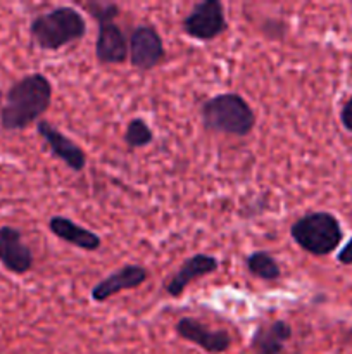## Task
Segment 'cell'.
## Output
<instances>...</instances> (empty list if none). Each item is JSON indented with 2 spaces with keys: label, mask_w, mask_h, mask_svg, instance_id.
<instances>
[{
  "label": "cell",
  "mask_w": 352,
  "mask_h": 354,
  "mask_svg": "<svg viewBox=\"0 0 352 354\" xmlns=\"http://www.w3.org/2000/svg\"><path fill=\"white\" fill-rule=\"evenodd\" d=\"M52 83L41 73L23 76L7 90L0 109V124L3 130H24L47 113L52 102Z\"/></svg>",
  "instance_id": "cell-1"
},
{
  "label": "cell",
  "mask_w": 352,
  "mask_h": 354,
  "mask_svg": "<svg viewBox=\"0 0 352 354\" xmlns=\"http://www.w3.org/2000/svg\"><path fill=\"white\" fill-rule=\"evenodd\" d=\"M200 118L206 130L235 137H247L255 127V113L251 104L233 92L207 99L200 106Z\"/></svg>",
  "instance_id": "cell-2"
},
{
  "label": "cell",
  "mask_w": 352,
  "mask_h": 354,
  "mask_svg": "<svg viewBox=\"0 0 352 354\" xmlns=\"http://www.w3.org/2000/svg\"><path fill=\"white\" fill-rule=\"evenodd\" d=\"M30 35L43 50H59L85 37L86 19L75 7H55L31 21Z\"/></svg>",
  "instance_id": "cell-3"
},
{
  "label": "cell",
  "mask_w": 352,
  "mask_h": 354,
  "mask_svg": "<svg viewBox=\"0 0 352 354\" xmlns=\"http://www.w3.org/2000/svg\"><path fill=\"white\" fill-rule=\"evenodd\" d=\"M293 242L314 256H326L340 245L344 232L337 216L326 211H314L300 216L290 228Z\"/></svg>",
  "instance_id": "cell-4"
},
{
  "label": "cell",
  "mask_w": 352,
  "mask_h": 354,
  "mask_svg": "<svg viewBox=\"0 0 352 354\" xmlns=\"http://www.w3.org/2000/svg\"><path fill=\"white\" fill-rule=\"evenodd\" d=\"M228 23L224 17V6L219 0H202L195 3L183 19V31L190 38L200 41H211L226 31Z\"/></svg>",
  "instance_id": "cell-5"
},
{
  "label": "cell",
  "mask_w": 352,
  "mask_h": 354,
  "mask_svg": "<svg viewBox=\"0 0 352 354\" xmlns=\"http://www.w3.org/2000/svg\"><path fill=\"white\" fill-rule=\"evenodd\" d=\"M130 62L135 69L150 71L162 62L166 55L164 44L152 24H138L130 35Z\"/></svg>",
  "instance_id": "cell-6"
},
{
  "label": "cell",
  "mask_w": 352,
  "mask_h": 354,
  "mask_svg": "<svg viewBox=\"0 0 352 354\" xmlns=\"http://www.w3.org/2000/svg\"><path fill=\"white\" fill-rule=\"evenodd\" d=\"M37 131L38 135L43 138L45 144L48 145L50 154L54 156V158H57L59 161L64 162L69 169H72V171L76 173L85 169L86 154L76 142H72L71 138L66 137L62 131H59L54 124H50L45 120L38 121Z\"/></svg>",
  "instance_id": "cell-7"
},
{
  "label": "cell",
  "mask_w": 352,
  "mask_h": 354,
  "mask_svg": "<svg viewBox=\"0 0 352 354\" xmlns=\"http://www.w3.org/2000/svg\"><path fill=\"white\" fill-rule=\"evenodd\" d=\"M0 263L16 275H24L33 268V252L17 228L0 227Z\"/></svg>",
  "instance_id": "cell-8"
},
{
  "label": "cell",
  "mask_w": 352,
  "mask_h": 354,
  "mask_svg": "<svg viewBox=\"0 0 352 354\" xmlns=\"http://www.w3.org/2000/svg\"><path fill=\"white\" fill-rule=\"evenodd\" d=\"M148 272L147 268L140 265H124L114 273L107 275L106 279L100 280L95 287L92 289V299L97 303H104V301L110 299L116 294L123 292V290H133L140 287L141 283L147 282Z\"/></svg>",
  "instance_id": "cell-9"
},
{
  "label": "cell",
  "mask_w": 352,
  "mask_h": 354,
  "mask_svg": "<svg viewBox=\"0 0 352 354\" xmlns=\"http://www.w3.org/2000/svg\"><path fill=\"white\" fill-rule=\"evenodd\" d=\"M175 330L179 337L197 344L207 353H224L231 346V337L226 330H211L207 325L195 318H179Z\"/></svg>",
  "instance_id": "cell-10"
},
{
  "label": "cell",
  "mask_w": 352,
  "mask_h": 354,
  "mask_svg": "<svg viewBox=\"0 0 352 354\" xmlns=\"http://www.w3.org/2000/svg\"><path fill=\"white\" fill-rule=\"evenodd\" d=\"M95 55L100 64H123L130 59V45L114 19L100 21L95 41Z\"/></svg>",
  "instance_id": "cell-11"
},
{
  "label": "cell",
  "mask_w": 352,
  "mask_h": 354,
  "mask_svg": "<svg viewBox=\"0 0 352 354\" xmlns=\"http://www.w3.org/2000/svg\"><path fill=\"white\" fill-rule=\"evenodd\" d=\"M219 268V261L217 258L209 254H195L192 258L186 259L182 265V268L171 277V280L166 286V292L171 297H179L185 292L186 287L192 282H195L197 279H202V277L211 275L216 270Z\"/></svg>",
  "instance_id": "cell-12"
},
{
  "label": "cell",
  "mask_w": 352,
  "mask_h": 354,
  "mask_svg": "<svg viewBox=\"0 0 352 354\" xmlns=\"http://www.w3.org/2000/svg\"><path fill=\"white\" fill-rule=\"evenodd\" d=\"M290 339H292V327L286 322H269L255 328L251 339V349L255 354H282Z\"/></svg>",
  "instance_id": "cell-13"
},
{
  "label": "cell",
  "mask_w": 352,
  "mask_h": 354,
  "mask_svg": "<svg viewBox=\"0 0 352 354\" xmlns=\"http://www.w3.org/2000/svg\"><path fill=\"white\" fill-rule=\"evenodd\" d=\"M48 228L55 237L83 251H97L102 245V241L95 232L79 227L78 223L66 216H52L48 221Z\"/></svg>",
  "instance_id": "cell-14"
},
{
  "label": "cell",
  "mask_w": 352,
  "mask_h": 354,
  "mask_svg": "<svg viewBox=\"0 0 352 354\" xmlns=\"http://www.w3.org/2000/svg\"><path fill=\"white\" fill-rule=\"evenodd\" d=\"M245 266L252 275L261 280H268V282L278 280L282 277V270H280L276 259L266 251H255L248 254L245 258Z\"/></svg>",
  "instance_id": "cell-15"
},
{
  "label": "cell",
  "mask_w": 352,
  "mask_h": 354,
  "mask_svg": "<svg viewBox=\"0 0 352 354\" xmlns=\"http://www.w3.org/2000/svg\"><path fill=\"white\" fill-rule=\"evenodd\" d=\"M154 140V133H152L150 127L145 123L141 118H133L128 123L126 133H124V142L130 145L131 149H140L148 145Z\"/></svg>",
  "instance_id": "cell-16"
},
{
  "label": "cell",
  "mask_w": 352,
  "mask_h": 354,
  "mask_svg": "<svg viewBox=\"0 0 352 354\" xmlns=\"http://www.w3.org/2000/svg\"><path fill=\"white\" fill-rule=\"evenodd\" d=\"M88 10L97 21H107V19H116L119 14V7L116 3H104V2H93L88 3Z\"/></svg>",
  "instance_id": "cell-17"
},
{
  "label": "cell",
  "mask_w": 352,
  "mask_h": 354,
  "mask_svg": "<svg viewBox=\"0 0 352 354\" xmlns=\"http://www.w3.org/2000/svg\"><path fill=\"white\" fill-rule=\"evenodd\" d=\"M340 121H342V124H344L345 130L351 131V133H352V95L349 97L347 102L342 106Z\"/></svg>",
  "instance_id": "cell-18"
},
{
  "label": "cell",
  "mask_w": 352,
  "mask_h": 354,
  "mask_svg": "<svg viewBox=\"0 0 352 354\" xmlns=\"http://www.w3.org/2000/svg\"><path fill=\"white\" fill-rule=\"evenodd\" d=\"M337 261L340 263V265L352 266V239L340 249V252L337 254Z\"/></svg>",
  "instance_id": "cell-19"
}]
</instances>
